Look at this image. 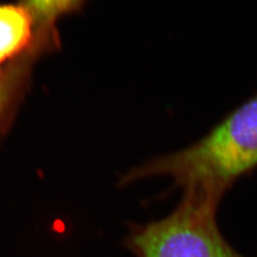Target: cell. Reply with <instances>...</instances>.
<instances>
[{"instance_id": "obj_6", "label": "cell", "mask_w": 257, "mask_h": 257, "mask_svg": "<svg viewBox=\"0 0 257 257\" xmlns=\"http://www.w3.org/2000/svg\"><path fill=\"white\" fill-rule=\"evenodd\" d=\"M2 73V71H1V65H0V74Z\"/></svg>"}, {"instance_id": "obj_4", "label": "cell", "mask_w": 257, "mask_h": 257, "mask_svg": "<svg viewBox=\"0 0 257 257\" xmlns=\"http://www.w3.org/2000/svg\"><path fill=\"white\" fill-rule=\"evenodd\" d=\"M34 37V20L20 2L0 4V65L24 54Z\"/></svg>"}, {"instance_id": "obj_5", "label": "cell", "mask_w": 257, "mask_h": 257, "mask_svg": "<svg viewBox=\"0 0 257 257\" xmlns=\"http://www.w3.org/2000/svg\"><path fill=\"white\" fill-rule=\"evenodd\" d=\"M87 0H20L35 24V36L60 46L59 19L83 9Z\"/></svg>"}, {"instance_id": "obj_3", "label": "cell", "mask_w": 257, "mask_h": 257, "mask_svg": "<svg viewBox=\"0 0 257 257\" xmlns=\"http://www.w3.org/2000/svg\"><path fill=\"white\" fill-rule=\"evenodd\" d=\"M44 53L36 46L7 63L0 74V138L5 134L23 101L32 80L34 65Z\"/></svg>"}, {"instance_id": "obj_1", "label": "cell", "mask_w": 257, "mask_h": 257, "mask_svg": "<svg viewBox=\"0 0 257 257\" xmlns=\"http://www.w3.org/2000/svg\"><path fill=\"white\" fill-rule=\"evenodd\" d=\"M256 167L257 94L202 138L133 170L123 183L166 176L183 191H199L222 200L233 183Z\"/></svg>"}, {"instance_id": "obj_2", "label": "cell", "mask_w": 257, "mask_h": 257, "mask_svg": "<svg viewBox=\"0 0 257 257\" xmlns=\"http://www.w3.org/2000/svg\"><path fill=\"white\" fill-rule=\"evenodd\" d=\"M221 200L187 190L172 213L138 226L127 239L137 257H245L222 234L217 223Z\"/></svg>"}]
</instances>
